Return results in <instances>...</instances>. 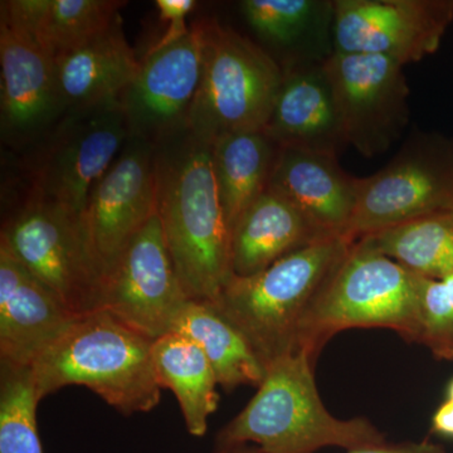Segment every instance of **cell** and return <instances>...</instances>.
<instances>
[{"instance_id":"obj_7","label":"cell","mask_w":453,"mask_h":453,"mask_svg":"<svg viewBox=\"0 0 453 453\" xmlns=\"http://www.w3.org/2000/svg\"><path fill=\"white\" fill-rule=\"evenodd\" d=\"M0 247L73 314L100 310L104 277L80 214L25 192L3 214Z\"/></svg>"},{"instance_id":"obj_34","label":"cell","mask_w":453,"mask_h":453,"mask_svg":"<svg viewBox=\"0 0 453 453\" xmlns=\"http://www.w3.org/2000/svg\"><path fill=\"white\" fill-rule=\"evenodd\" d=\"M452 142H453V140H452Z\"/></svg>"},{"instance_id":"obj_29","label":"cell","mask_w":453,"mask_h":453,"mask_svg":"<svg viewBox=\"0 0 453 453\" xmlns=\"http://www.w3.org/2000/svg\"><path fill=\"white\" fill-rule=\"evenodd\" d=\"M195 0H157V11L160 19L169 22V28L164 33L154 47H164L173 42L180 40L190 31V26L187 25V17L196 8Z\"/></svg>"},{"instance_id":"obj_19","label":"cell","mask_w":453,"mask_h":453,"mask_svg":"<svg viewBox=\"0 0 453 453\" xmlns=\"http://www.w3.org/2000/svg\"><path fill=\"white\" fill-rule=\"evenodd\" d=\"M55 65L65 112L120 97L140 70L121 17L105 31L57 56Z\"/></svg>"},{"instance_id":"obj_11","label":"cell","mask_w":453,"mask_h":453,"mask_svg":"<svg viewBox=\"0 0 453 453\" xmlns=\"http://www.w3.org/2000/svg\"><path fill=\"white\" fill-rule=\"evenodd\" d=\"M189 300L157 211L134 235L106 276L100 310L155 342L173 332Z\"/></svg>"},{"instance_id":"obj_24","label":"cell","mask_w":453,"mask_h":453,"mask_svg":"<svg viewBox=\"0 0 453 453\" xmlns=\"http://www.w3.org/2000/svg\"><path fill=\"white\" fill-rule=\"evenodd\" d=\"M279 150L264 130L229 134L211 144L214 175L229 231L266 192Z\"/></svg>"},{"instance_id":"obj_8","label":"cell","mask_w":453,"mask_h":453,"mask_svg":"<svg viewBox=\"0 0 453 453\" xmlns=\"http://www.w3.org/2000/svg\"><path fill=\"white\" fill-rule=\"evenodd\" d=\"M129 138L119 98L65 112L27 148L25 192L82 216L92 188Z\"/></svg>"},{"instance_id":"obj_30","label":"cell","mask_w":453,"mask_h":453,"mask_svg":"<svg viewBox=\"0 0 453 453\" xmlns=\"http://www.w3.org/2000/svg\"><path fill=\"white\" fill-rule=\"evenodd\" d=\"M232 453H261L255 446H241L229 449ZM348 453H447L445 447L425 440L421 442L390 443L387 441L383 445L365 447Z\"/></svg>"},{"instance_id":"obj_6","label":"cell","mask_w":453,"mask_h":453,"mask_svg":"<svg viewBox=\"0 0 453 453\" xmlns=\"http://www.w3.org/2000/svg\"><path fill=\"white\" fill-rule=\"evenodd\" d=\"M198 22L201 82L187 129L208 144L229 134L264 130L281 88V64L217 18Z\"/></svg>"},{"instance_id":"obj_15","label":"cell","mask_w":453,"mask_h":453,"mask_svg":"<svg viewBox=\"0 0 453 453\" xmlns=\"http://www.w3.org/2000/svg\"><path fill=\"white\" fill-rule=\"evenodd\" d=\"M2 139L26 149L61 120L64 105L57 86L55 57L22 27L0 16Z\"/></svg>"},{"instance_id":"obj_21","label":"cell","mask_w":453,"mask_h":453,"mask_svg":"<svg viewBox=\"0 0 453 453\" xmlns=\"http://www.w3.org/2000/svg\"><path fill=\"white\" fill-rule=\"evenodd\" d=\"M240 8L262 41L288 50L281 65L325 62L334 53V0H243Z\"/></svg>"},{"instance_id":"obj_2","label":"cell","mask_w":453,"mask_h":453,"mask_svg":"<svg viewBox=\"0 0 453 453\" xmlns=\"http://www.w3.org/2000/svg\"><path fill=\"white\" fill-rule=\"evenodd\" d=\"M315 365L303 350L267 365L251 401L217 434L216 451L252 443L261 453H315L324 447L351 452L386 443L368 419H340L327 411L316 388Z\"/></svg>"},{"instance_id":"obj_5","label":"cell","mask_w":453,"mask_h":453,"mask_svg":"<svg viewBox=\"0 0 453 453\" xmlns=\"http://www.w3.org/2000/svg\"><path fill=\"white\" fill-rule=\"evenodd\" d=\"M351 243L342 235H332L255 275H234L210 303L242 334L266 368L297 350L306 310Z\"/></svg>"},{"instance_id":"obj_20","label":"cell","mask_w":453,"mask_h":453,"mask_svg":"<svg viewBox=\"0 0 453 453\" xmlns=\"http://www.w3.org/2000/svg\"><path fill=\"white\" fill-rule=\"evenodd\" d=\"M326 237L332 235L321 231L288 199L267 189L232 229V273L240 277L255 275Z\"/></svg>"},{"instance_id":"obj_25","label":"cell","mask_w":453,"mask_h":453,"mask_svg":"<svg viewBox=\"0 0 453 453\" xmlns=\"http://www.w3.org/2000/svg\"><path fill=\"white\" fill-rule=\"evenodd\" d=\"M172 333L198 344L216 372L219 387L231 392L238 387L258 388L266 368L246 338L210 303L189 300Z\"/></svg>"},{"instance_id":"obj_18","label":"cell","mask_w":453,"mask_h":453,"mask_svg":"<svg viewBox=\"0 0 453 453\" xmlns=\"http://www.w3.org/2000/svg\"><path fill=\"white\" fill-rule=\"evenodd\" d=\"M360 178L342 168L338 155L280 148L267 189L299 208L329 235H342L351 219Z\"/></svg>"},{"instance_id":"obj_31","label":"cell","mask_w":453,"mask_h":453,"mask_svg":"<svg viewBox=\"0 0 453 453\" xmlns=\"http://www.w3.org/2000/svg\"><path fill=\"white\" fill-rule=\"evenodd\" d=\"M431 428L438 436L453 438V402L446 399L438 405L432 416Z\"/></svg>"},{"instance_id":"obj_3","label":"cell","mask_w":453,"mask_h":453,"mask_svg":"<svg viewBox=\"0 0 453 453\" xmlns=\"http://www.w3.org/2000/svg\"><path fill=\"white\" fill-rule=\"evenodd\" d=\"M32 371L40 401L65 387L82 386L131 416L150 412L162 398L153 342L104 310L77 316Z\"/></svg>"},{"instance_id":"obj_16","label":"cell","mask_w":453,"mask_h":453,"mask_svg":"<svg viewBox=\"0 0 453 453\" xmlns=\"http://www.w3.org/2000/svg\"><path fill=\"white\" fill-rule=\"evenodd\" d=\"M77 316L0 247V362L32 366Z\"/></svg>"},{"instance_id":"obj_32","label":"cell","mask_w":453,"mask_h":453,"mask_svg":"<svg viewBox=\"0 0 453 453\" xmlns=\"http://www.w3.org/2000/svg\"><path fill=\"white\" fill-rule=\"evenodd\" d=\"M446 399L447 401L453 402V378L449 380V386H447Z\"/></svg>"},{"instance_id":"obj_33","label":"cell","mask_w":453,"mask_h":453,"mask_svg":"<svg viewBox=\"0 0 453 453\" xmlns=\"http://www.w3.org/2000/svg\"><path fill=\"white\" fill-rule=\"evenodd\" d=\"M214 453H232V451H214Z\"/></svg>"},{"instance_id":"obj_13","label":"cell","mask_w":453,"mask_h":453,"mask_svg":"<svg viewBox=\"0 0 453 453\" xmlns=\"http://www.w3.org/2000/svg\"><path fill=\"white\" fill-rule=\"evenodd\" d=\"M202 73L199 22L180 40L151 47L138 76L119 97L130 136L154 146L187 130Z\"/></svg>"},{"instance_id":"obj_28","label":"cell","mask_w":453,"mask_h":453,"mask_svg":"<svg viewBox=\"0 0 453 453\" xmlns=\"http://www.w3.org/2000/svg\"><path fill=\"white\" fill-rule=\"evenodd\" d=\"M414 342L425 345L437 360L453 362V273L422 277Z\"/></svg>"},{"instance_id":"obj_17","label":"cell","mask_w":453,"mask_h":453,"mask_svg":"<svg viewBox=\"0 0 453 453\" xmlns=\"http://www.w3.org/2000/svg\"><path fill=\"white\" fill-rule=\"evenodd\" d=\"M281 67V88L265 133L280 148L339 155L348 142L324 62Z\"/></svg>"},{"instance_id":"obj_12","label":"cell","mask_w":453,"mask_h":453,"mask_svg":"<svg viewBox=\"0 0 453 453\" xmlns=\"http://www.w3.org/2000/svg\"><path fill=\"white\" fill-rule=\"evenodd\" d=\"M452 22L453 0H334V52L413 64L440 49Z\"/></svg>"},{"instance_id":"obj_4","label":"cell","mask_w":453,"mask_h":453,"mask_svg":"<svg viewBox=\"0 0 453 453\" xmlns=\"http://www.w3.org/2000/svg\"><path fill=\"white\" fill-rule=\"evenodd\" d=\"M422 277L363 241H354L306 310L297 350L316 362L336 334L372 327L416 342Z\"/></svg>"},{"instance_id":"obj_22","label":"cell","mask_w":453,"mask_h":453,"mask_svg":"<svg viewBox=\"0 0 453 453\" xmlns=\"http://www.w3.org/2000/svg\"><path fill=\"white\" fill-rule=\"evenodd\" d=\"M127 4L118 0H5L0 16L22 27L53 57L105 31Z\"/></svg>"},{"instance_id":"obj_26","label":"cell","mask_w":453,"mask_h":453,"mask_svg":"<svg viewBox=\"0 0 453 453\" xmlns=\"http://www.w3.org/2000/svg\"><path fill=\"white\" fill-rule=\"evenodd\" d=\"M416 275L453 273V210L434 211L359 238Z\"/></svg>"},{"instance_id":"obj_14","label":"cell","mask_w":453,"mask_h":453,"mask_svg":"<svg viewBox=\"0 0 453 453\" xmlns=\"http://www.w3.org/2000/svg\"><path fill=\"white\" fill-rule=\"evenodd\" d=\"M155 154L157 146L130 136L89 193L82 219L104 281L157 211Z\"/></svg>"},{"instance_id":"obj_23","label":"cell","mask_w":453,"mask_h":453,"mask_svg":"<svg viewBox=\"0 0 453 453\" xmlns=\"http://www.w3.org/2000/svg\"><path fill=\"white\" fill-rule=\"evenodd\" d=\"M153 365L160 388L177 398L187 431L204 436L219 404V380L204 351L187 336L169 333L153 342Z\"/></svg>"},{"instance_id":"obj_27","label":"cell","mask_w":453,"mask_h":453,"mask_svg":"<svg viewBox=\"0 0 453 453\" xmlns=\"http://www.w3.org/2000/svg\"><path fill=\"white\" fill-rule=\"evenodd\" d=\"M32 366L0 362V453H43Z\"/></svg>"},{"instance_id":"obj_10","label":"cell","mask_w":453,"mask_h":453,"mask_svg":"<svg viewBox=\"0 0 453 453\" xmlns=\"http://www.w3.org/2000/svg\"><path fill=\"white\" fill-rule=\"evenodd\" d=\"M324 67L348 145L369 159L386 153L410 122L404 65L383 56L334 52Z\"/></svg>"},{"instance_id":"obj_9","label":"cell","mask_w":453,"mask_h":453,"mask_svg":"<svg viewBox=\"0 0 453 453\" xmlns=\"http://www.w3.org/2000/svg\"><path fill=\"white\" fill-rule=\"evenodd\" d=\"M453 210V142L414 133L392 160L360 178L342 237L350 242L434 211Z\"/></svg>"},{"instance_id":"obj_1","label":"cell","mask_w":453,"mask_h":453,"mask_svg":"<svg viewBox=\"0 0 453 453\" xmlns=\"http://www.w3.org/2000/svg\"><path fill=\"white\" fill-rule=\"evenodd\" d=\"M157 214L188 297L213 303L234 276L231 231L214 175L211 144L181 131L157 146Z\"/></svg>"}]
</instances>
